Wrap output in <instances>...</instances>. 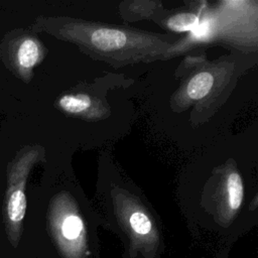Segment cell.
<instances>
[{"mask_svg": "<svg viewBox=\"0 0 258 258\" xmlns=\"http://www.w3.org/2000/svg\"><path fill=\"white\" fill-rule=\"evenodd\" d=\"M227 194H228V211L229 214L234 222V217L240 210L243 197H244V189H243V182L241 176L237 172H232L228 179H227Z\"/></svg>", "mask_w": 258, "mask_h": 258, "instance_id": "277c9868", "label": "cell"}, {"mask_svg": "<svg viewBox=\"0 0 258 258\" xmlns=\"http://www.w3.org/2000/svg\"><path fill=\"white\" fill-rule=\"evenodd\" d=\"M213 83L214 78L210 73H200L191 78V80L188 82L186 87V94L190 99H202L210 92Z\"/></svg>", "mask_w": 258, "mask_h": 258, "instance_id": "5b68a950", "label": "cell"}, {"mask_svg": "<svg viewBox=\"0 0 258 258\" xmlns=\"http://www.w3.org/2000/svg\"><path fill=\"white\" fill-rule=\"evenodd\" d=\"M211 32V22L208 20H204L203 22H199L198 26L191 31V35L196 39H204L210 35Z\"/></svg>", "mask_w": 258, "mask_h": 258, "instance_id": "ba28073f", "label": "cell"}, {"mask_svg": "<svg viewBox=\"0 0 258 258\" xmlns=\"http://www.w3.org/2000/svg\"><path fill=\"white\" fill-rule=\"evenodd\" d=\"M58 105L68 113L78 114L91 106V99L87 95H66L59 99Z\"/></svg>", "mask_w": 258, "mask_h": 258, "instance_id": "52a82bcc", "label": "cell"}, {"mask_svg": "<svg viewBox=\"0 0 258 258\" xmlns=\"http://www.w3.org/2000/svg\"><path fill=\"white\" fill-rule=\"evenodd\" d=\"M200 18L195 13L184 12L178 13L170 17L167 26L176 32H191L199 24Z\"/></svg>", "mask_w": 258, "mask_h": 258, "instance_id": "8992f818", "label": "cell"}, {"mask_svg": "<svg viewBox=\"0 0 258 258\" xmlns=\"http://www.w3.org/2000/svg\"><path fill=\"white\" fill-rule=\"evenodd\" d=\"M91 42L97 47L104 50L118 49L127 42V35L118 29L100 28L94 30L91 34Z\"/></svg>", "mask_w": 258, "mask_h": 258, "instance_id": "7a4b0ae2", "label": "cell"}, {"mask_svg": "<svg viewBox=\"0 0 258 258\" xmlns=\"http://www.w3.org/2000/svg\"><path fill=\"white\" fill-rule=\"evenodd\" d=\"M34 151L22 152L8 168L7 189L4 199V216L11 231L19 233L26 213L25 183L33 163Z\"/></svg>", "mask_w": 258, "mask_h": 258, "instance_id": "6da1fadb", "label": "cell"}, {"mask_svg": "<svg viewBox=\"0 0 258 258\" xmlns=\"http://www.w3.org/2000/svg\"><path fill=\"white\" fill-rule=\"evenodd\" d=\"M231 248H224L222 250L214 252L211 257H202V258H229Z\"/></svg>", "mask_w": 258, "mask_h": 258, "instance_id": "9c48e42d", "label": "cell"}, {"mask_svg": "<svg viewBox=\"0 0 258 258\" xmlns=\"http://www.w3.org/2000/svg\"><path fill=\"white\" fill-rule=\"evenodd\" d=\"M39 56L40 48L37 41L33 38H26L20 43L17 49V64L23 72H28L37 63Z\"/></svg>", "mask_w": 258, "mask_h": 258, "instance_id": "3957f363", "label": "cell"}]
</instances>
